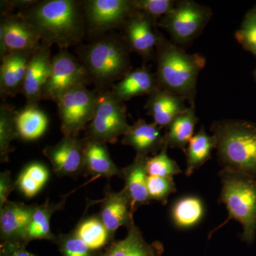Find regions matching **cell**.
Instances as JSON below:
<instances>
[{
	"instance_id": "cell-1",
	"label": "cell",
	"mask_w": 256,
	"mask_h": 256,
	"mask_svg": "<svg viewBox=\"0 0 256 256\" xmlns=\"http://www.w3.org/2000/svg\"><path fill=\"white\" fill-rule=\"evenodd\" d=\"M20 12L40 35L42 44L47 46L57 45L65 50L80 44L85 35L82 2L44 0Z\"/></svg>"
},
{
	"instance_id": "cell-2",
	"label": "cell",
	"mask_w": 256,
	"mask_h": 256,
	"mask_svg": "<svg viewBox=\"0 0 256 256\" xmlns=\"http://www.w3.org/2000/svg\"><path fill=\"white\" fill-rule=\"evenodd\" d=\"M156 80L160 88L188 101L194 108L198 75L206 60L200 54H188L158 32L156 46Z\"/></svg>"
},
{
	"instance_id": "cell-3",
	"label": "cell",
	"mask_w": 256,
	"mask_h": 256,
	"mask_svg": "<svg viewBox=\"0 0 256 256\" xmlns=\"http://www.w3.org/2000/svg\"><path fill=\"white\" fill-rule=\"evenodd\" d=\"M210 131L222 170L256 178V122L222 120L214 122Z\"/></svg>"
},
{
	"instance_id": "cell-4",
	"label": "cell",
	"mask_w": 256,
	"mask_h": 256,
	"mask_svg": "<svg viewBox=\"0 0 256 256\" xmlns=\"http://www.w3.org/2000/svg\"><path fill=\"white\" fill-rule=\"evenodd\" d=\"M128 44L114 34L78 47L80 62L99 90L114 85L132 70Z\"/></svg>"
},
{
	"instance_id": "cell-5",
	"label": "cell",
	"mask_w": 256,
	"mask_h": 256,
	"mask_svg": "<svg viewBox=\"0 0 256 256\" xmlns=\"http://www.w3.org/2000/svg\"><path fill=\"white\" fill-rule=\"evenodd\" d=\"M220 176V202L228 212V218L222 226L230 220H237L242 225V240L252 244L256 233V178L223 170Z\"/></svg>"
},
{
	"instance_id": "cell-6",
	"label": "cell",
	"mask_w": 256,
	"mask_h": 256,
	"mask_svg": "<svg viewBox=\"0 0 256 256\" xmlns=\"http://www.w3.org/2000/svg\"><path fill=\"white\" fill-rule=\"evenodd\" d=\"M212 15L210 8L183 0L176 2L174 9L160 18L158 24L169 33L173 43L186 46L200 36Z\"/></svg>"
},
{
	"instance_id": "cell-7",
	"label": "cell",
	"mask_w": 256,
	"mask_h": 256,
	"mask_svg": "<svg viewBox=\"0 0 256 256\" xmlns=\"http://www.w3.org/2000/svg\"><path fill=\"white\" fill-rule=\"evenodd\" d=\"M100 94L78 86L66 92L56 102L64 136L77 137L95 116Z\"/></svg>"
},
{
	"instance_id": "cell-8",
	"label": "cell",
	"mask_w": 256,
	"mask_h": 256,
	"mask_svg": "<svg viewBox=\"0 0 256 256\" xmlns=\"http://www.w3.org/2000/svg\"><path fill=\"white\" fill-rule=\"evenodd\" d=\"M126 108L107 90L100 94L95 116L88 126L86 139L104 143H116L129 129Z\"/></svg>"
},
{
	"instance_id": "cell-9",
	"label": "cell",
	"mask_w": 256,
	"mask_h": 256,
	"mask_svg": "<svg viewBox=\"0 0 256 256\" xmlns=\"http://www.w3.org/2000/svg\"><path fill=\"white\" fill-rule=\"evenodd\" d=\"M80 60L63 50L52 58V72L42 92V100L58 102L66 92L90 82Z\"/></svg>"
},
{
	"instance_id": "cell-10",
	"label": "cell",
	"mask_w": 256,
	"mask_h": 256,
	"mask_svg": "<svg viewBox=\"0 0 256 256\" xmlns=\"http://www.w3.org/2000/svg\"><path fill=\"white\" fill-rule=\"evenodd\" d=\"M82 5L86 26L92 34L124 28L134 12L131 0H86Z\"/></svg>"
},
{
	"instance_id": "cell-11",
	"label": "cell",
	"mask_w": 256,
	"mask_h": 256,
	"mask_svg": "<svg viewBox=\"0 0 256 256\" xmlns=\"http://www.w3.org/2000/svg\"><path fill=\"white\" fill-rule=\"evenodd\" d=\"M35 28L21 12L1 15V57L14 52H33L42 44Z\"/></svg>"
},
{
	"instance_id": "cell-12",
	"label": "cell",
	"mask_w": 256,
	"mask_h": 256,
	"mask_svg": "<svg viewBox=\"0 0 256 256\" xmlns=\"http://www.w3.org/2000/svg\"><path fill=\"white\" fill-rule=\"evenodd\" d=\"M84 141L78 138L64 136L54 146H47L42 153L57 176H74L84 169Z\"/></svg>"
},
{
	"instance_id": "cell-13",
	"label": "cell",
	"mask_w": 256,
	"mask_h": 256,
	"mask_svg": "<svg viewBox=\"0 0 256 256\" xmlns=\"http://www.w3.org/2000/svg\"><path fill=\"white\" fill-rule=\"evenodd\" d=\"M156 20L134 11L124 23L126 42L130 50L140 56L144 60L152 58L156 52L158 32Z\"/></svg>"
},
{
	"instance_id": "cell-14",
	"label": "cell",
	"mask_w": 256,
	"mask_h": 256,
	"mask_svg": "<svg viewBox=\"0 0 256 256\" xmlns=\"http://www.w3.org/2000/svg\"><path fill=\"white\" fill-rule=\"evenodd\" d=\"M50 47L42 44L32 56L22 94L26 98V106L37 107L42 100V92L52 72V58Z\"/></svg>"
},
{
	"instance_id": "cell-15",
	"label": "cell",
	"mask_w": 256,
	"mask_h": 256,
	"mask_svg": "<svg viewBox=\"0 0 256 256\" xmlns=\"http://www.w3.org/2000/svg\"><path fill=\"white\" fill-rule=\"evenodd\" d=\"M133 214L130 200L124 188L118 192L106 188L98 216L112 238L120 227L128 229L134 225Z\"/></svg>"
},
{
	"instance_id": "cell-16",
	"label": "cell",
	"mask_w": 256,
	"mask_h": 256,
	"mask_svg": "<svg viewBox=\"0 0 256 256\" xmlns=\"http://www.w3.org/2000/svg\"><path fill=\"white\" fill-rule=\"evenodd\" d=\"M34 207L35 205L8 201L0 208L2 242H26V230Z\"/></svg>"
},
{
	"instance_id": "cell-17",
	"label": "cell",
	"mask_w": 256,
	"mask_h": 256,
	"mask_svg": "<svg viewBox=\"0 0 256 256\" xmlns=\"http://www.w3.org/2000/svg\"><path fill=\"white\" fill-rule=\"evenodd\" d=\"M122 143L132 146L138 156H148L150 154L156 156L165 146L164 134L158 124H148L139 119L124 134Z\"/></svg>"
},
{
	"instance_id": "cell-18",
	"label": "cell",
	"mask_w": 256,
	"mask_h": 256,
	"mask_svg": "<svg viewBox=\"0 0 256 256\" xmlns=\"http://www.w3.org/2000/svg\"><path fill=\"white\" fill-rule=\"evenodd\" d=\"M34 52H14L1 57L0 92L2 97H14L20 92L22 94L28 62Z\"/></svg>"
},
{
	"instance_id": "cell-19",
	"label": "cell",
	"mask_w": 256,
	"mask_h": 256,
	"mask_svg": "<svg viewBox=\"0 0 256 256\" xmlns=\"http://www.w3.org/2000/svg\"><path fill=\"white\" fill-rule=\"evenodd\" d=\"M126 238L112 242L98 256H162L164 252L161 242H146L136 224L128 228Z\"/></svg>"
},
{
	"instance_id": "cell-20",
	"label": "cell",
	"mask_w": 256,
	"mask_h": 256,
	"mask_svg": "<svg viewBox=\"0 0 256 256\" xmlns=\"http://www.w3.org/2000/svg\"><path fill=\"white\" fill-rule=\"evenodd\" d=\"M149 156H138L130 164L121 170V178L124 181V191L130 200L132 213L150 201L148 192L146 162Z\"/></svg>"
},
{
	"instance_id": "cell-21",
	"label": "cell",
	"mask_w": 256,
	"mask_h": 256,
	"mask_svg": "<svg viewBox=\"0 0 256 256\" xmlns=\"http://www.w3.org/2000/svg\"><path fill=\"white\" fill-rule=\"evenodd\" d=\"M182 98L158 88L150 94L146 108L160 128H168L173 120L186 110Z\"/></svg>"
},
{
	"instance_id": "cell-22",
	"label": "cell",
	"mask_w": 256,
	"mask_h": 256,
	"mask_svg": "<svg viewBox=\"0 0 256 256\" xmlns=\"http://www.w3.org/2000/svg\"><path fill=\"white\" fill-rule=\"evenodd\" d=\"M158 88L156 74L142 66L131 70L122 80L116 82L111 92L118 100L124 102L137 96H149Z\"/></svg>"
},
{
	"instance_id": "cell-23",
	"label": "cell",
	"mask_w": 256,
	"mask_h": 256,
	"mask_svg": "<svg viewBox=\"0 0 256 256\" xmlns=\"http://www.w3.org/2000/svg\"><path fill=\"white\" fill-rule=\"evenodd\" d=\"M82 172L92 176L121 178V170L111 159L106 143L84 140Z\"/></svg>"
},
{
	"instance_id": "cell-24",
	"label": "cell",
	"mask_w": 256,
	"mask_h": 256,
	"mask_svg": "<svg viewBox=\"0 0 256 256\" xmlns=\"http://www.w3.org/2000/svg\"><path fill=\"white\" fill-rule=\"evenodd\" d=\"M206 214L204 202L200 196L185 195L172 204L170 218L173 225L180 230L194 228L201 223Z\"/></svg>"
},
{
	"instance_id": "cell-25",
	"label": "cell",
	"mask_w": 256,
	"mask_h": 256,
	"mask_svg": "<svg viewBox=\"0 0 256 256\" xmlns=\"http://www.w3.org/2000/svg\"><path fill=\"white\" fill-rule=\"evenodd\" d=\"M66 198L57 204L50 203L47 198L43 204L35 205L25 240L28 242L34 240H46L56 242L57 237L50 230V218L55 212L64 208Z\"/></svg>"
},
{
	"instance_id": "cell-26",
	"label": "cell",
	"mask_w": 256,
	"mask_h": 256,
	"mask_svg": "<svg viewBox=\"0 0 256 256\" xmlns=\"http://www.w3.org/2000/svg\"><path fill=\"white\" fill-rule=\"evenodd\" d=\"M198 120L194 108L190 106L170 124L168 132L164 134L165 144L168 148H176L185 152L190 140L194 136Z\"/></svg>"
},
{
	"instance_id": "cell-27",
	"label": "cell",
	"mask_w": 256,
	"mask_h": 256,
	"mask_svg": "<svg viewBox=\"0 0 256 256\" xmlns=\"http://www.w3.org/2000/svg\"><path fill=\"white\" fill-rule=\"evenodd\" d=\"M216 148L214 136L207 134L204 127L192 137L186 146V168L185 174L190 176L200 169L212 158V152Z\"/></svg>"
},
{
	"instance_id": "cell-28",
	"label": "cell",
	"mask_w": 256,
	"mask_h": 256,
	"mask_svg": "<svg viewBox=\"0 0 256 256\" xmlns=\"http://www.w3.org/2000/svg\"><path fill=\"white\" fill-rule=\"evenodd\" d=\"M16 126L18 138L34 141L44 136L48 126L46 114L37 107H28L16 111Z\"/></svg>"
},
{
	"instance_id": "cell-29",
	"label": "cell",
	"mask_w": 256,
	"mask_h": 256,
	"mask_svg": "<svg viewBox=\"0 0 256 256\" xmlns=\"http://www.w3.org/2000/svg\"><path fill=\"white\" fill-rule=\"evenodd\" d=\"M73 232L88 246L96 252H100L114 240L99 216L82 220Z\"/></svg>"
},
{
	"instance_id": "cell-30",
	"label": "cell",
	"mask_w": 256,
	"mask_h": 256,
	"mask_svg": "<svg viewBox=\"0 0 256 256\" xmlns=\"http://www.w3.org/2000/svg\"><path fill=\"white\" fill-rule=\"evenodd\" d=\"M50 178V171L45 165L34 162L26 166L16 181V188L28 198L36 196Z\"/></svg>"
},
{
	"instance_id": "cell-31",
	"label": "cell",
	"mask_w": 256,
	"mask_h": 256,
	"mask_svg": "<svg viewBox=\"0 0 256 256\" xmlns=\"http://www.w3.org/2000/svg\"><path fill=\"white\" fill-rule=\"evenodd\" d=\"M16 111L6 104L0 107V160L1 162L9 161V154L13 149L12 142L18 138L16 126Z\"/></svg>"
},
{
	"instance_id": "cell-32",
	"label": "cell",
	"mask_w": 256,
	"mask_h": 256,
	"mask_svg": "<svg viewBox=\"0 0 256 256\" xmlns=\"http://www.w3.org/2000/svg\"><path fill=\"white\" fill-rule=\"evenodd\" d=\"M168 148L165 144L158 154L148 158L146 172L149 176L173 178L175 175L181 174L182 170L178 163L168 156Z\"/></svg>"
},
{
	"instance_id": "cell-33",
	"label": "cell",
	"mask_w": 256,
	"mask_h": 256,
	"mask_svg": "<svg viewBox=\"0 0 256 256\" xmlns=\"http://www.w3.org/2000/svg\"><path fill=\"white\" fill-rule=\"evenodd\" d=\"M235 36L242 48L256 58V4L246 14Z\"/></svg>"
},
{
	"instance_id": "cell-34",
	"label": "cell",
	"mask_w": 256,
	"mask_h": 256,
	"mask_svg": "<svg viewBox=\"0 0 256 256\" xmlns=\"http://www.w3.org/2000/svg\"><path fill=\"white\" fill-rule=\"evenodd\" d=\"M56 242L62 256H98L100 254L92 250L74 232L57 237Z\"/></svg>"
},
{
	"instance_id": "cell-35",
	"label": "cell",
	"mask_w": 256,
	"mask_h": 256,
	"mask_svg": "<svg viewBox=\"0 0 256 256\" xmlns=\"http://www.w3.org/2000/svg\"><path fill=\"white\" fill-rule=\"evenodd\" d=\"M134 11L153 20L162 18L174 9L176 2L173 0H131Z\"/></svg>"
},
{
	"instance_id": "cell-36",
	"label": "cell",
	"mask_w": 256,
	"mask_h": 256,
	"mask_svg": "<svg viewBox=\"0 0 256 256\" xmlns=\"http://www.w3.org/2000/svg\"><path fill=\"white\" fill-rule=\"evenodd\" d=\"M176 191L173 178L149 176L148 178V192L150 200H156L166 204L170 195Z\"/></svg>"
},
{
	"instance_id": "cell-37",
	"label": "cell",
	"mask_w": 256,
	"mask_h": 256,
	"mask_svg": "<svg viewBox=\"0 0 256 256\" xmlns=\"http://www.w3.org/2000/svg\"><path fill=\"white\" fill-rule=\"evenodd\" d=\"M16 188V182L12 178L11 173L4 171L0 174V208L8 201V196Z\"/></svg>"
},
{
	"instance_id": "cell-38",
	"label": "cell",
	"mask_w": 256,
	"mask_h": 256,
	"mask_svg": "<svg viewBox=\"0 0 256 256\" xmlns=\"http://www.w3.org/2000/svg\"><path fill=\"white\" fill-rule=\"evenodd\" d=\"M11 248L12 256H36L26 250L28 242H8Z\"/></svg>"
},
{
	"instance_id": "cell-39",
	"label": "cell",
	"mask_w": 256,
	"mask_h": 256,
	"mask_svg": "<svg viewBox=\"0 0 256 256\" xmlns=\"http://www.w3.org/2000/svg\"><path fill=\"white\" fill-rule=\"evenodd\" d=\"M0 256H12L11 248L8 242H1Z\"/></svg>"
},
{
	"instance_id": "cell-40",
	"label": "cell",
	"mask_w": 256,
	"mask_h": 256,
	"mask_svg": "<svg viewBox=\"0 0 256 256\" xmlns=\"http://www.w3.org/2000/svg\"><path fill=\"white\" fill-rule=\"evenodd\" d=\"M254 79H255V82H256V68L255 69V70L254 72Z\"/></svg>"
}]
</instances>
